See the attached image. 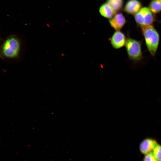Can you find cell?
I'll list each match as a JSON object with an SVG mask.
<instances>
[{
  "label": "cell",
  "instance_id": "6da1fadb",
  "mask_svg": "<svg viewBox=\"0 0 161 161\" xmlns=\"http://www.w3.org/2000/svg\"><path fill=\"white\" fill-rule=\"evenodd\" d=\"M20 40L16 36H11L7 38L0 47V56L7 60L18 58L21 51Z\"/></svg>",
  "mask_w": 161,
  "mask_h": 161
},
{
  "label": "cell",
  "instance_id": "7a4b0ae2",
  "mask_svg": "<svg viewBox=\"0 0 161 161\" xmlns=\"http://www.w3.org/2000/svg\"><path fill=\"white\" fill-rule=\"evenodd\" d=\"M147 49L153 57H154L158 47L160 38L158 33L152 25L142 27Z\"/></svg>",
  "mask_w": 161,
  "mask_h": 161
},
{
  "label": "cell",
  "instance_id": "3957f363",
  "mask_svg": "<svg viewBox=\"0 0 161 161\" xmlns=\"http://www.w3.org/2000/svg\"><path fill=\"white\" fill-rule=\"evenodd\" d=\"M141 42L128 38L126 41L125 46L128 56L131 61L137 62L143 58L141 49Z\"/></svg>",
  "mask_w": 161,
  "mask_h": 161
},
{
  "label": "cell",
  "instance_id": "277c9868",
  "mask_svg": "<svg viewBox=\"0 0 161 161\" xmlns=\"http://www.w3.org/2000/svg\"><path fill=\"white\" fill-rule=\"evenodd\" d=\"M137 23L142 27L151 25L155 20V16L149 8L144 7L141 9L135 15Z\"/></svg>",
  "mask_w": 161,
  "mask_h": 161
},
{
  "label": "cell",
  "instance_id": "5b68a950",
  "mask_svg": "<svg viewBox=\"0 0 161 161\" xmlns=\"http://www.w3.org/2000/svg\"><path fill=\"white\" fill-rule=\"evenodd\" d=\"M126 39L123 33L119 31H116L109 39L111 44L115 49H119L125 46Z\"/></svg>",
  "mask_w": 161,
  "mask_h": 161
},
{
  "label": "cell",
  "instance_id": "8992f818",
  "mask_svg": "<svg viewBox=\"0 0 161 161\" xmlns=\"http://www.w3.org/2000/svg\"><path fill=\"white\" fill-rule=\"evenodd\" d=\"M109 21L112 27L116 31H119L125 24L126 20L122 13H118L110 18Z\"/></svg>",
  "mask_w": 161,
  "mask_h": 161
},
{
  "label": "cell",
  "instance_id": "52a82bcc",
  "mask_svg": "<svg viewBox=\"0 0 161 161\" xmlns=\"http://www.w3.org/2000/svg\"><path fill=\"white\" fill-rule=\"evenodd\" d=\"M157 143L155 140L150 138L145 139L140 144V151L142 154L145 155L151 152Z\"/></svg>",
  "mask_w": 161,
  "mask_h": 161
},
{
  "label": "cell",
  "instance_id": "ba28073f",
  "mask_svg": "<svg viewBox=\"0 0 161 161\" xmlns=\"http://www.w3.org/2000/svg\"><path fill=\"white\" fill-rule=\"evenodd\" d=\"M141 4L138 0H129L126 3L124 11L127 13L134 14L140 9Z\"/></svg>",
  "mask_w": 161,
  "mask_h": 161
},
{
  "label": "cell",
  "instance_id": "9c48e42d",
  "mask_svg": "<svg viewBox=\"0 0 161 161\" xmlns=\"http://www.w3.org/2000/svg\"><path fill=\"white\" fill-rule=\"evenodd\" d=\"M99 11L102 16L108 18H112L116 13L107 3L103 4L101 6Z\"/></svg>",
  "mask_w": 161,
  "mask_h": 161
},
{
  "label": "cell",
  "instance_id": "30bf717a",
  "mask_svg": "<svg viewBox=\"0 0 161 161\" xmlns=\"http://www.w3.org/2000/svg\"><path fill=\"white\" fill-rule=\"evenodd\" d=\"M107 3L116 13L122 8L123 1V0H107Z\"/></svg>",
  "mask_w": 161,
  "mask_h": 161
},
{
  "label": "cell",
  "instance_id": "8fae6325",
  "mask_svg": "<svg viewBox=\"0 0 161 161\" xmlns=\"http://www.w3.org/2000/svg\"><path fill=\"white\" fill-rule=\"evenodd\" d=\"M149 9L154 13H158L161 11V0H151Z\"/></svg>",
  "mask_w": 161,
  "mask_h": 161
},
{
  "label": "cell",
  "instance_id": "7c38bea8",
  "mask_svg": "<svg viewBox=\"0 0 161 161\" xmlns=\"http://www.w3.org/2000/svg\"><path fill=\"white\" fill-rule=\"evenodd\" d=\"M152 152L157 161H161V145L157 143L154 147Z\"/></svg>",
  "mask_w": 161,
  "mask_h": 161
},
{
  "label": "cell",
  "instance_id": "4fadbf2b",
  "mask_svg": "<svg viewBox=\"0 0 161 161\" xmlns=\"http://www.w3.org/2000/svg\"><path fill=\"white\" fill-rule=\"evenodd\" d=\"M144 161H157L152 152L145 154L143 158Z\"/></svg>",
  "mask_w": 161,
  "mask_h": 161
}]
</instances>
